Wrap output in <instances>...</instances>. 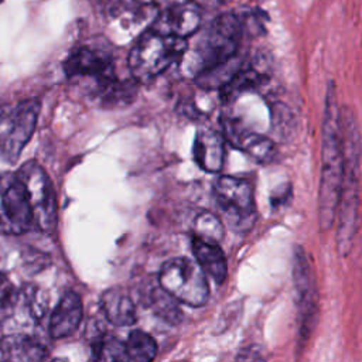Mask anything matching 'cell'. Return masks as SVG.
I'll return each mask as SVG.
<instances>
[{
  "label": "cell",
  "mask_w": 362,
  "mask_h": 362,
  "mask_svg": "<svg viewBox=\"0 0 362 362\" xmlns=\"http://www.w3.org/2000/svg\"><path fill=\"white\" fill-rule=\"evenodd\" d=\"M225 134L232 144L239 147L245 154L257 163H267L274 156V143L267 136L240 130L235 123L230 122L225 124Z\"/></svg>",
  "instance_id": "15"
},
{
  "label": "cell",
  "mask_w": 362,
  "mask_h": 362,
  "mask_svg": "<svg viewBox=\"0 0 362 362\" xmlns=\"http://www.w3.org/2000/svg\"><path fill=\"white\" fill-rule=\"evenodd\" d=\"M242 34V23L236 14H221L205 31L192 51L182 54L180 61L185 62L188 72L198 76L216 68L236 55Z\"/></svg>",
  "instance_id": "3"
},
{
  "label": "cell",
  "mask_w": 362,
  "mask_h": 362,
  "mask_svg": "<svg viewBox=\"0 0 362 362\" xmlns=\"http://www.w3.org/2000/svg\"><path fill=\"white\" fill-rule=\"evenodd\" d=\"M11 112H13V109H10L8 106H0V147L6 139V134L10 127Z\"/></svg>",
  "instance_id": "24"
},
{
  "label": "cell",
  "mask_w": 362,
  "mask_h": 362,
  "mask_svg": "<svg viewBox=\"0 0 362 362\" xmlns=\"http://www.w3.org/2000/svg\"><path fill=\"white\" fill-rule=\"evenodd\" d=\"M34 226L24 184L17 174H0V232L20 235Z\"/></svg>",
  "instance_id": "8"
},
{
  "label": "cell",
  "mask_w": 362,
  "mask_h": 362,
  "mask_svg": "<svg viewBox=\"0 0 362 362\" xmlns=\"http://www.w3.org/2000/svg\"><path fill=\"white\" fill-rule=\"evenodd\" d=\"M83 308L81 297L69 290L62 294L49 318V335L54 339H61L72 335L82 320Z\"/></svg>",
  "instance_id": "13"
},
{
  "label": "cell",
  "mask_w": 362,
  "mask_h": 362,
  "mask_svg": "<svg viewBox=\"0 0 362 362\" xmlns=\"http://www.w3.org/2000/svg\"><path fill=\"white\" fill-rule=\"evenodd\" d=\"M191 247L195 262L202 269V272L218 284H222L228 274V266L225 255L218 242L192 235Z\"/></svg>",
  "instance_id": "16"
},
{
  "label": "cell",
  "mask_w": 362,
  "mask_h": 362,
  "mask_svg": "<svg viewBox=\"0 0 362 362\" xmlns=\"http://www.w3.org/2000/svg\"><path fill=\"white\" fill-rule=\"evenodd\" d=\"M201 24V11L199 8L187 1L174 3L167 6L163 11L157 13L151 30H156L163 34L187 38L197 33Z\"/></svg>",
  "instance_id": "12"
},
{
  "label": "cell",
  "mask_w": 362,
  "mask_h": 362,
  "mask_svg": "<svg viewBox=\"0 0 362 362\" xmlns=\"http://www.w3.org/2000/svg\"><path fill=\"white\" fill-rule=\"evenodd\" d=\"M192 153L201 170L218 173L223 165L225 139L214 129H199L195 134Z\"/></svg>",
  "instance_id": "14"
},
{
  "label": "cell",
  "mask_w": 362,
  "mask_h": 362,
  "mask_svg": "<svg viewBox=\"0 0 362 362\" xmlns=\"http://www.w3.org/2000/svg\"><path fill=\"white\" fill-rule=\"evenodd\" d=\"M100 310L106 320L116 327H129L137 320L133 300L119 287H112L102 293Z\"/></svg>",
  "instance_id": "17"
},
{
  "label": "cell",
  "mask_w": 362,
  "mask_h": 362,
  "mask_svg": "<svg viewBox=\"0 0 362 362\" xmlns=\"http://www.w3.org/2000/svg\"><path fill=\"white\" fill-rule=\"evenodd\" d=\"M341 140H342V182L337 205L338 229L337 247L341 256L351 252L352 242L358 229V206H359V164H361V137L358 122L349 107H344L339 113Z\"/></svg>",
  "instance_id": "2"
},
{
  "label": "cell",
  "mask_w": 362,
  "mask_h": 362,
  "mask_svg": "<svg viewBox=\"0 0 362 362\" xmlns=\"http://www.w3.org/2000/svg\"><path fill=\"white\" fill-rule=\"evenodd\" d=\"M48 356L47 348L25 334L10 335L0 342V358L7 361H41Z\"/></svg>",
  "instance_id": "18"
},
{
  "label": "cell",
  "mask_w": 362,
  "mask_h": 362,
  "mask_svg": "<svg viewBox=\"0 0 362 362\" xmlns=\"http://www.w3.org/2000/svg\"><path fill=\"white\" fill-rule=\"evenodd\" d=\"M158 284L180 303L201 307L209 296L206 276L195 260L174 257L163 263L158 272Z\"/></svg>",
  "instance_id": "5"
},
{
  "label": "cell",
  "mask_w": 362,
  "mask_h": 362,
  "mask_svg": "<svg viewBox=\"0 0 362 362\" xmlns=\"http://www.w3.org/2000/svg\"><path fill=\"white\" fill-rule=\"evenodd\" d=\"M124 351L129 361L148 362L156 358L157 344L154 338L144 331H132L124 342Z\"/></svg>",
  "instance_id": "20"
},
{
  "label": "cell",
  "mask_w": 362,
  "mask_h": 362,
  "mask_svg": "<svg viewBox=\"0 0 362 362\" xmlns=\"http://www.w3.org/2000/svg\"><path fill=\"white\" fill-rule=\"evenodd\" d=\"M214 195L228 225L242 230L252 226L256 218L253 188L249 181L222 175L214 187Z\"/></svg>",
  "instance_id": "7"
},
{
  "label": "cell",
  "mask_w": 362,
  "mask_h": 362,
  "mask_svg": "<svg viewBox=\"0 0 362 362\" xmlns=\"http://www.w3.org/2000/svg\"><path fill=\"white\" fill-rule=\"evenodd\" d=\"M188 44L185 38L158 33L144 31L129 52V68L133 78L147 82L163 74L174 62H178Z\"/></svg>",
  "instance_id": "4"
},
{
  "label": "cell",
  "mask_w": 362,
  "mask_h": 362,
  "mask_svg": "<svg viewBox=\"0 0 362 362\" xmlns=\"http://www.w3.org/2000/svg\"><path fill=\"white\" fill-rule=\"evenodd\" d=\"M293 280L297 293V305L300 317V338L308 339L315 325L318 308V291L315 276L307 253L297 246L293 252Z\"/></svg>",
  "instance_id": "9"
},
{
  "label": "cell",
  "mask_w": 362,
  "mask_h": 362,
  "mask_svg": "<svg viewBox=\"0 0 362 362\" xmlns=\"http://www.w3.org/2000/svg\"><path fill=\"white\" fill-rule=\"evenodd\" d=\"M64 71L68 78L79 76L93 79L98 95L116 79L110 55L102 49L89 47L75 49L64 62Z\"/></svg>",
  "instance_id": "10"
},
{
  "label": "cell",
  "mask_w": 362,
  "mask_h": 362,
  "mask_svg": "<svg viewBox=\"0 0 362 362\" xmlns=\"http://www.w3.org/2000/svg\"><path fill=\"white\" fill-rule=\"evenodd\" d=\"M16 291L7 276L0 273V311H4L11 305Z\"/></svg>",
  "instance_id": "23"
},
{
  "label": "cell",
  "mask_w": 362,
  "mask_h": 362,
  "mask_svg": "<svg viewBox=\"0 0 362 362\" xmlns=\"http://www.w3.org/2000/svg\"><path fill=\"white\" fill-rule=\"evenodd\" d=\"M339 113L335 85L329 82L325 93L321 139V177L318 188V222L321 230L329 229L335 221L342 182L344 157Z\"/></svg>",
  "instance_id": "1"
},
{
  "label": "cell",
  "mask_w": 362,
  "mask_h": 362,
  "mask_svg": "<svg viewBox=\"0 0 362 362\" xmlns=\"http://www.w3.org/2000/svg\"><path fill=\"white\" fill-rule=\"evenodd\" d=\"M194 235L208 240L219 242L223 235V225L221 219L214 214L201 212L194 219Z\"/></svg>",
  "instance_id": "22"
},
{
  "label": "cell",
  "mask_w": 362,
  "mask_h": 362,
  "mask_svg": "<svg viewBox=\"0 0 362 362\" xmlns=\"http://www.w3.org/2000/svg\"><path fill=\"white\" fill-rule=\"evenodd\" d=\"M16 174L24 184L34 226L42 232H52L57 225V197L51 178L37 161L24 163Z\"/></svg>",
  "instance_id": "6"
},
{
  "label": "cell",
  "mask_w": 362,
  "mask_h": 362,
  "mask_svg": "<svg viewBox=\"0 0 362 362\" xmlns=\"http://www.w3.org/2000/svg\"><path fill=\"white\" fill-rule=\"evenodd\" d=\"M148 307L153 313L160 317L163 321L177 325L182 320V311L178 305V300L174 298L170 293H167L160 284L158 287L153 288L148 294Z\"/></svg>",
  "instance_id": "19"
},
{
  "label": "cell",
  "mask_w": 362,
  "mask_h": 362,
  "mask_svg": "<svg viewBox=\"0 0 362 362\" xmlns=\"http://www.w3.org/2000/svg\"><path fill=\"white\" fill-rule=\"evenodd\" d=\"M40 102L37 99H28L16 106L11 112V122L6 139L0 147L1 157L14 163L28 140L31 139L40 115Z\"/></svg>",
  "instance_id": "11"
},
{
  "label": "cell",
  "mask_w": 362,
  "mask_h": 362,
  "mask_svg": "<svg viewBox=\"0 0 362 362\" xmlns=\"http://www.w3.org/2000/svg\"><path fill=\"white\" fill-rule=\"evenodd\" d=\"M90 348L95 359L102 361H124L127 359L124 344L116 338L107 337L103 331L92 337Z\"/></svg>",
  "instance_id": "21"
}]
</instances>
